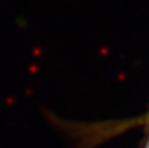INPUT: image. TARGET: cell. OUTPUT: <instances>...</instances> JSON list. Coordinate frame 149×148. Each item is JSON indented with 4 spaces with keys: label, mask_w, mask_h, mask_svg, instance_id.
Returning <instances> with one entry per match:
<instances>
[{
    "label": "cell",
    "mask_w": 149,
    "mask_h": 148,
    "mask_svg": "<svg viewBox=\"0 0 149 148\" xmlns=\"http://www.w3.org/2000/svg\"><path fill=\"white\" fill-rule=\"evenodd\" d=\"M147 148H149V142H148V146H147Z\"/></svg>",
    "instance_id": "6da1fadb"
}]
</instances>
